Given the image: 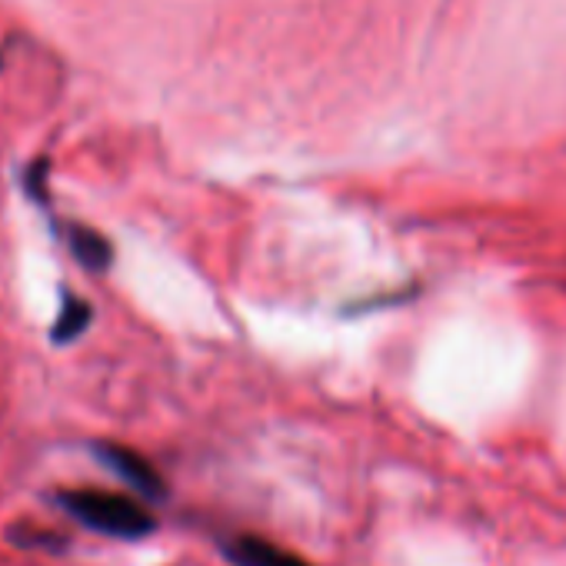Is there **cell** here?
Masks as SVG:
<instances>
[{"label":"cell","instance_id":"6da1fadb","mask_svg":"<svg viewBox=\"0 0 566 566\" xmlns=\"http://www.w3.org/2000/svg\"><path fill=\"white\" fill-rule=\"evenodd\" d=\"M61 506L87 530L114 539H140L157 530L154 513L140 500L111 490H67L61 493Z\"/></svg>","mask_w":566,"mask_h":566},{"label":"cell","instance_id":"7a4b0ae2","mask_svg":"<svg viewBox=\"0 0 566 566\" xmlns=\"http://www.w3.org/2000/svg\"><path fill=\"white\" fill-rule=\"evenodd\" d=\"M223 553L233 566H311L301 556L287 553L283 546H276L263 536H253V533H240V536L227 539Z\"/></svg>","mask_w":566,"mask_h":566},{"label":"cell","instance_id":"3957f363","mask_svg":"<svg viewBox=\"0 0 566 566\" xmlns=\"http://www.w3.org/2000/svg\"><path fill=\"white\" fill-rule=\"evenodd\" d=\"M101 460H104L111 470H117V476H124L140 496L154 500V496L164 493V483H160L157 470H154L140 453L124 450V447H101Z\"/></svg>","mask_w":566,"mask_h":566},{"label":"cell","instance_id":"277c9868","mask_svg":"<svg viewBox=\"0 0 566 566\" xmlns=\"http://www.w3.org/2000/svg\"><path fill=\"white\" fill-rule=\"evenodd\" d=\"M67 233H71V250H74V256H77L81 263H87L91 270L107 266V260H111V247H107V240H104V237H97V233H94V230H87V227H71Z\"/></svg>","mask_w":566,"mask_h":566}]
</instances>
